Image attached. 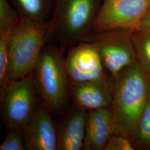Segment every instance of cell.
<instances>
[{
    "label": "cell",
    "instance_id": "1",
    "mask_svg": "<svg viewBox=\"0 0 150 150\" xmlns=\"http://www.w3.org/2000/svg\"><path fill=\"white\" fill-rule=\"evenodd\" d=\"M150 97V73L139 60L113 80L110 109L115 134L134 144L139 120Z\"/></svg>",
    "mask_w": 150,
    "mask_h": 150
},
{
    "label": "cell",
    "instance_id": "2",
    "mask_svg": "<svg viewBox=\"0 0 150 150\" xmlns=\"http://www.w3.org/2000/svg\"><path fill=\"white\" fill-rule=\"evenodd\" d=\"M101 4L100 0H55L45 42L59 46L66 52L87 41Z\"/></svg>",
    "mask_w": 150,
    "mask_h": 150
},
{
    "label": "cell",
    "instance_id": "3",
    "mask_svg": "<svg viewBox=\"0 0 150 150\" xmlns=\"http://www.w3.org/2000/svg\"><path fill=\"white\" fill-rule=\"evenodd\" d=\"M65 54L59 46L45 42L32 72L37 93L51 112H63L69 99Z\"/></svg>",
    "mask_w": 150,
    "mask_h": 150
},
{
    "label": "cell",
    "instance_id": "4",
    "mask_svg": "<svg viewBox=\"0 0 150 150\" xmlns=\"http://www.w3.org/2000/svg\"><path fill=\"white\" fill-rule=\"evenodd\" d=\"M48 23L21 20L15 28L8 46L7 83L32 73L45 43Z\"/></svg>",
    "mask_w": 150,
    "mask_h": 150
},
{
    "label": "cell",
    "instance_id": "5",
    "mask_svg": "<svg viewBox=\"0 0 150 150\" xmlns=\"http://www.w3.org/2000/svg\"><path fill=\"white\" fill-rule=\"evenodd\" d=\"M129 29L116 28L92 33L87 41L93 43L105 70L113 80L138 59Z\"/></svg>",
    "mask_w": 150,
    "mask_h": 150
},
{
    "label": "cell",
    "instance_id": "6",
    "mask_svg": "<svg viewBox=\"0 0 150 150\" xmlns=\"http://www.w3.org/2000/svg\"><path fill=\"white\" fill-rule=\"evenodd\" d=\"M32 73L7 83L1 93V113L7 129H22L32 117L38 104Z\"/></svg>",
    "mask_w": 150,
    "mask_h": 150
},
{
    "label": "cell",
    "instance_id": "7",
    "mask_svg": "<svg viewBox=\"0 0 150 150\" xmlns=\"http://www.w3.org/2000/svg\"><path fill=\"white\" fill-rule=\"evenodd\" d=\"M150 8V0H103L92 33L116 28L138 30Z\"/></svg>",
    "mask_w": 150,
    "mask_h": 150
},
{
    "label": "cell",
    "instance_id": "8",
    "mask_svg": "<svg viewBox=\"0 0 150 150\" xmlns=\"http://www.w3.org/2000/svg\"><path fill=\"white\" fill-rule=\"evenodd\" d=\"M64 64L69 86L113 80L106 74V70L96 47L88 41L80 42L68 49L65 54Z\"/></svg>",
    "mask_w": 150,
    "mask_h": 150
},
{
    "label": "cell",
    "instance_id": "9",
    "mask_svg": "<svg viewBox=\"0 0 150 150\" xmlns=\"http://www.w3.org/2000/svg\"><path fill=\"white\" fill-rule=\"evenodd\" d=\"M51 113L43 102L38 103L30 120L22 128L26 150H57V127Z\"/></svg>",
    "mask_w": 150,
    "mask_h": 150
},
{
    "label": "cell",
    "instance_id": "10",
    "mask_svg": "<svg viewBox=\"0 0 150 150\" xmlns=\"http://www.w3.org/2000/svg\"><path fill=\"white\" fill-rule=\"evenodd\" d=\"M113 85V80L70 85L69 98L73 106L86 112L110 108Z\"/></svg>",
    "mask_w": 150,
    "mask_h": 150
},
{
    "label": "cell",
    "instance_id": "11",
    "mask_svg": "<svg viewBox=\"0 0 150 150\" xmlns=\"http://www.w3.org/2000/svg\"><path fill=\"white\" fill-rule=\"evenodd\" d=\"M115 134V125L110 108L87 112L85 136L82 150H104L108 139Z\"/></svg>",
    "mask_w": 150,
    "mask_h": 150
},
{
    "label": "cell",
    "instance_id": "12",
    "mask_svg": "<svg viewBox=\"0 0 150 150\" xmlns=\"http://www.w3.org/2000/svg\"><path fill=\"white\" fill-rule=\"evenodd\" d=\"M87 112L73 106L57 127V150H80L85 136Z\"/></svg>",
    "mask_w": 150,
    "mask_h": 150
},
{
    "label": "cell",
    "instance_id": "13",
    "mask_svg": "<svg viewBox=\"0 0 150 150\" xmlns=\"http://www.w3.org/2000/svg\"><path fill=\"white\" fill-rule=\"evenodd\" d=\"M21 20L48 23L54 11L55 0H10Z\"/></svg>",
    "mask_w": 150,
    "mask_h": 150
},
{
    "label": "cell",
    "instance_id": "14",
    "mask_svg": "<svg viewBox=\"0 0 150 150\" xmlns=\"http://www.w3.org/2000/svg\"><path fill=\"white\" fill-rule=\"evenodd\" d=\"M17 27V26H16ZM15 28H0V90L4 91L7 84L8 70V46Z\"/></svg>",
    "mask_w": 150,
    "mask_h": 150
},
{
    "label": "cell",
    "instance_id": "15",
    "mask_svg": "<svg viewBox=\"0 0 150 150\" xmlns=\"http://www.w3.org/2000/svg\"><path fill=\"white\" fill-rule=\"evenodd\" d=\"M134 145L136 150H150V97L139 120Z\"/></svg>",
    "mask_w": 150,
    "mask_h": 150
},
{
    "label": "cell",
    "instance_id": "16",
    "mask_svg": "<svg viewBox=\"0 0 150 150\" xmlns=\"http://www.w3.org/2000/svg\"><path fill=\"white\" fill-rule=\"evenodd\" d=\"M132 39L137 59L150 73V34L132 30Z\"/></svg>",
    "mask_w": 150,
    "mask_h": 150
},
{
    "label": "cell",
    "instance_id": "17",
    "mask_svg": "<svg viewBox=\"0 0 150 150\" xmlns=\"http://www.w3.org/2000/svg\"><path fill=\"white\" fill-rule=\"evenodd\" d=\"M26 150V147L22 129H7V134L0 146V150Z\"/></svg>",
    "mask_w": 150,
    "mask_h": 150
},
{
    "label": "cell",
    "instance_id": "18",
    "mask_svg": "<svg viewBox=\"0 0 150 150\" xmlns=\"http://www.w3.org/2000/svg\"><path fill=\"white\" fill-rule=\"evenodd\" d=\"M134 145L126 136L115 134L108 139L104 150H134Z\"/></svg>",
    "mask_w": 150,
    "mask_h": 150
},
{
    "label": "cell",
    "instance_id": "19",
    "mask_svg": "<svg viewBox=\"0 0 150 150\" xmlns=\"http://www.w3.org/2000/svg\"><path fill=\"white\" fill-rule=\"evenodd\" d=\"M138 30L150 34V8L142 18Z\"/></svg>",
    "mask_w": 150,
    "mask_h": 150
}]
</instances>
